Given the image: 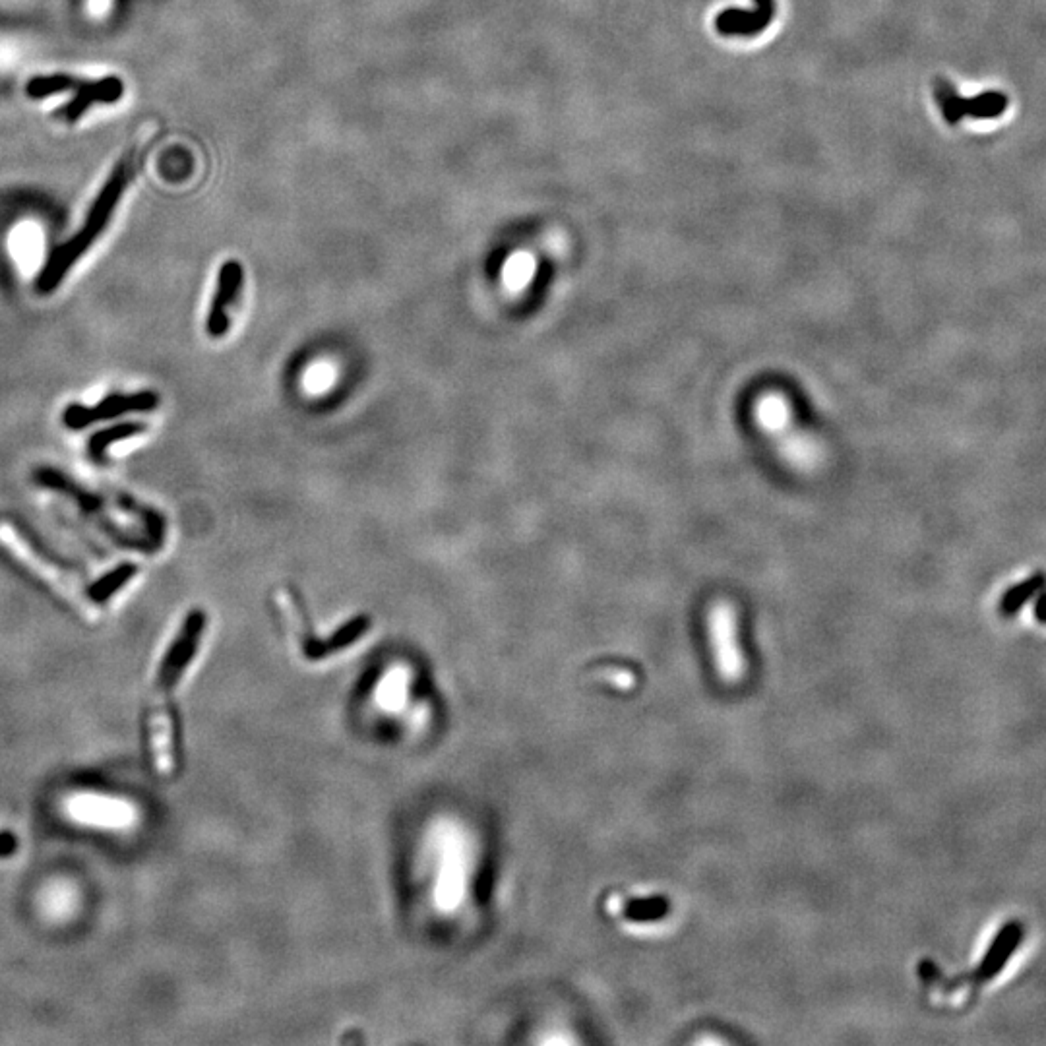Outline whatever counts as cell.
<instances>
[{
  "label": "cell",
  "mask_w": 1046,
  "mask_h": 1046,
  "mask_svg": "<svg viewBox=\"0 0 1046 1046\" xmlns=\"http://www.w3.org/2000/svg\"><path fill=\"white\" fill-rule=\"evenodd\" d=\"M752 419L770 440L777 456L791 469L812 475L828 462V450L814 434L804 431L785 394L768 390L752 403Z\"/></svg>",
  "instance_id": "cell-1"
},
{
  "label": "cell",
  "mask_w": 1046,
  "mask_h": 1046,
  "mask_svg": "<svg viewBox=\"0 0 1046 1046\" xmlns=\"http://www.w3.org/2000/svg\"><path fill=\"white\" fill-rule=\"evenodd\" d=\"M128 177H130V165H128V161H123V165L115 171L111 181L99 194V198L92 208V214L86 219L84 229L78 235H74L64 247L59 248L53 254L51 262L45 266L43 274L39 277V283H37L41 293L55 291L57 285L68 274V270L74 266V262L80 260L82 254L92 247V243H95L99 233L105 229L107 219L113 214V210L121 198V192L128 183Z\"/></svg>",
  "instance_id": "cell-2"
},
{
  "label": "cell",
  "mask_w": 1046,
  "mask_h": 1046,
  "mask_svg": "<svg viewBox=\"0 0 1046 1046\" xmlns=\"http://www.w3.org/2000/svg\"><path fill=\"white\" fill-rule=\"evenodd\" d=\"M706 632L717 675L725 684H740L748 673V661L740 646L739 615L731 601L717 599L709 605Z\"/></svg>",
  "instance_id": "cell-3"
},
{
  "label": "cell",
  "mask_w": 1046,
  "mask_h": 1046,
  "mask_svg": "<svg viewBox=\"0 0 1046 1046\" xmlns=\"http://www.w3.org/2000/svg\"><path fill=\"white\" fill-rule=\"evenodd\" d=\"M934 95L944 121L950 124H957L965 117L977 121L998 119L1010 107L1008 95L1002 92H985L975 97H963L955 92L954 86L948 80H936Z\"/></svg>",
  "instance_id": "cell-4"
},
{
  "label": "cell",
  "mask_w": 1046,
  "mask_h": 1046,
  "mask_svg": "<svg viewBox=\"0 0 1046 1046\" xmlns=\"http://www.w3.org/2000/svg\"><path fill=\"white\" fill-rule=\"evenodd\" d=\"M159 394L152 392V390H146V392H136V394H117V396H111V398H105V400L99 401L97 405L93 407H84V405H68L64 415H62V421L68 429L72 431H78V429H86L93 423H99V421H107V419H115L119 415H126V413H150L159 407Z\"/></svg>",
  "instance_id": "cell-5"
},
{
  "label": "cell",
  "mask_w": 1046,
  "mask_h": 1046,
  "mask_svg": "<svg viewBox=\"0 0 1046 1046\" xmlns=\"http://www.w3.org/2000/svg\"><path fill=\"white\" fill-rule=\"evenodd\" d=\"M206 622H208V618L204 611L194 609L188 613L181 626V632L177 634L175 642L167 649V653L159 665V673H157L159 688L171 690L181 680L186 667L192 663V659L198 651L200 640L206 632Z\"/></svg>",
  "instance_id": "cell-6"
},
{
  "label": "cell",
  "mask_w": 1046,
  "mask_h": 1046,
  "mask_svg": "<svg viewBox=\"0 0 1046 1046\" xmlns=\"http://www.w3.org/2000/svg\"><path fill=\"white\" fill-rule=\"evenodd\" d=\"M0 545L14 558H18L24 566L31 568L35 574L47 578L51 584L61 587L64 591H70L78 585V582L68 572L57 568L59 564H55L49 556L39 553V549L30 543L24 537V533L18 531L12 523H0Z\"/></svg>",
  "instance_id": "cell-7"
},
{
  "label": "cell",
  "mask_w": 1046,
  "mask_h": 1046,
  "mask_svg": "<svg viewBox=\"0 0 1046 1046\" xmlns=\"http://www.w3.org/2000/svg\"><path fill=\"white\" fill-rule=\"evenodd\" d=\"M243 281H245V270H243L241 262L227 260L219 268L216 293H214L208 320H206V330H208L210 338H223L229 332V326H231L229 308L233 307L237 303V299L241 297Z\"/></svg>",
  "instance_id": "cell-8"
},
{
  "label": "cell",
  "mask_w": 1046,
  "mask_h": 1046,
  "mask_svg": "<svg viewBox=\"0 0 1046 1046\" xmlns=\"http://www.w3.org/2000/svg\"><path fill=\"white\" fill-rule=\"evenodd\" d=\"M754 10L729 8L715 18V28L721 35L754 37L766 30L775 16L773 0H754Z\"/></svg>",
  "instance_id": "cell-9"
},
{
  "label": "cell",
  "mask_w": 1046,
  "mask_h": 1046,
  "mask_svg": "<svg viewBox=\"0 0 1046 1046\" xmlns=\"http://www.w3.org/2000/svg\"><path fill=\"white\" fill-rule=\"evenodd\" d=\"M369 630V616H355V618L347 620L343 626H339L338 630H336L328 640L305 638L303 653H305V657H307L308 661H320V659H324V657H330V655H334V653H338V651H343V649L353 646V644L359 642V640H361Z\"/></svg>",
  "instance_id": "cell-10"
},
{
  "label": "cell",
  "mask_w": 1046,
  "mask_h": 1046,
  "mask_svg": "<svg viewBox=\"0 0 1046 1046\" xmlns=\"http://www.w3.org/2000/svg\"><path fill=\"white\" fill-rule=\"evenodd\" d=\"M1046 587V574L1045 572H1035L1033 576H1029L1027 580L1019 582V584L1010 587L1002 599H1000V615L1004 618H1012L1019 613V609L1023 605H1027L1035 595H1039L1041 589Z\"/></svg>",
  "instance_id": "cell-11"
},
{
  "label": "cell",
  "mask_w": 1046,
  "mask_h": 1046,
  "mask_svg": "<svg viewBox=\"0 0 1046 1046\" xmlns=\"http://www.w3.org/2000/svg\"><path fill=\"white\" fill-rule=\"evenodd\" d=\"M144 431H146V425H142V423H124V425H117V427H111V429H105V431L93 434L92 438H90V446H88L92 460L101 462L105 458V452H107L109 446H113L119 440L138 436V434H142Z\"/></svg>",
  "instance_id": "cell-12"
},
{
  "label": "cell",
  "mask_w": 1046,
  "mask_h": 1046,
  "mask_svg": "<svg viewBox=\"0 0 1046 1046\" xmlns=\"http://www.w3.org/2000/svg\"><path fill=\"white\" fill-rule=\"evenodd\" d=\"M136 574H138V566L136 564H121L113 572L105 574L99 582H95L88 589V597L92 599L93 603H103L113 593H117L123 585L128 584Z\"/></svg>",
  "instance_id": "cell-13"
},
{
  "label": "cell",
  "mask_w": 1046,
  "mask_h": 1046,
  "mask_svg": "<svg viewBox=\"0 0 1046 1046\" xmlns=\"http://www.w3.org/2000/svg\"><path fill=\"white\" fill-rule=\"evenodd\" d=\"M113 0H88V14L93 20H101L111 10Z\"/></svg>",
  "instance_id": "cell-14"
},
{
  "label": "cell",
  "mask_w": 1046,
  "mask_h": 1046,
  "mask_svg": "<svg viewBox=\"0 0 1046 1046\" xmlns=\"http://www.w3.org/2000/svg\"><path fill=\"white\" fill-rule=\"evenodd\" d=\"M18 847V839L10 831H0V857H10Z\"/></svg>",
  "instance_id": "cell-15"
},
{
  "label": "cell",
  "mask_w": 1046,
  "mask_h": 1046,
  "mask_svg": "<svg viewBox=\"0 0 1046 1046\" xmlns=\"http://www.w3.org/2000/svg\"><path fill=\"white\" fill-rule=\"evenodd\" d=\"M1035 616L1039 622L1046 624V587L1039 591V597H1037V603H1035Z\"/></svg>",
  "instance_id": "cell-16"
}]
</instances>
